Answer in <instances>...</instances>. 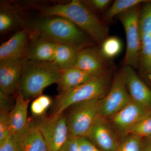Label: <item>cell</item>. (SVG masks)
Returning a JSON list of instances; mask_svg holds the SVG:
<instances>
[{
  "instance_id": "obj_5",
  "label": "cell",
  "mask_w": 151,
  "mask_h": 151,
  "mask_svg": "<svg viewBox=\"0 0 151 151\" xmlns=\"http://www.w3.org/2000/svg\"><path fill=\"white\" fill-rule=\"evenodd\" d=\"M100 99L89 100L71 106L66 116L69 134L76 137H87L94 122L100 116Z\"/></svg>"
},
{
  "instance_id": "obj_18",
  "label": "cell",
  "mask_w": 151,
  "mask_h": 151,
  "mask_svg": "<svg viewBox=\"0 0 151 151\" xmlns=\"http://www.w3.org/2000/svg\"><path fill=\"white\" fill-rule=\"evenodd\" d=\"M98 75L88 73L76 67L61 70L60 77L57 83L58 89L60 93L67 92Z\"/></svg>"
},
{
  "instance_id": "obj_7",
  "label": "cell",
  "mask_w": 151,
  "mask_h": 151,
  "mask_svg": "<svg viewBox=\"0 0 151 151\" xmlns=\"http://www.w3.org/2000/svg\"><path fill=\"white\" fill-rule=\"evenodd\" d=\"M131 100L121 71L115 76L107 94L99 100L100 116L104 119L113 117Z\"/></svg>"
},
{
  "instance_id": "obj_30",
  "label": "cell",
  "mask_w": 151,
  "mask_h": 151,
  "mask_svg": "<svg viewBox=\"0 0 151 151\" xmlns=\"http://www.w3.org/2000/svg\"><path fill=\"white\" fill-rule=\"evenodd\" d=\"M58 151H79L77 137L70 134Z\"/></svg>"
},
{
  "instance_id": "obj_32",
  "label": "cell",
  "mask_w": 151,
  "mask_h": 151,
  "mask_svg": "<svg viewBox=\"0 0 151 151\" xmlns=\"http://www.w3.org/2000/svg\"><path fill=\"white\" fill-rule=\"evenodd\" d=\"M36 98L46 110L51 106L52 103L51 98L47 95L41 94Z\"/></svg>"
},
{
  "instance_id": "obj_25",
  "label": "cell",
  "mask_w": 151,
  "mask_h": 151,
  "mask_svg": "<svg viewBox=\"0 0 151 151\" xmlns=\"http://www.w3.org/2000/svg\"><path fill=\"white\" fill-rule=\"evenodd\" d=\"M9 113V111L0 110V142L11 135Z\"/></svg>"
},
{
  "instance_id": "obj_14",
  "label": "cell",
  "mask_w": 151,
  "mask_h": 151,
  "mask_svg": "<svg viewBox=\"0 0 151 151\" xmlns=\"http://www.w3.org/2000/svg\"><path fill=\"white\" fill-rule=\"evenodd\" d=\"M16 137L19 151H48L46 143L34 122H30L26 128Z\"/></svg>"
},
{
  "instance_id": "obj_2",
  "label": "cell",
  "mask_w": 151,
  "mask_h": 151,
  "mask_svg": "<svg viewBox=\"0 0 151 151\" xmlns=\"http://www.w3.org/2000/svg\"><path fill=\"white\" fill-rule=\"evenodd\" d=\"M33 29L41 37L70 45L78 51L90 47L92 42V38L86 33L63 17L50 16L40 19L34 24Z\"/></svg>"
},
{
  "instance_id": "obj_22",
  "label": "cell",
  "mask_w": 151,
  "mask_h": 151,
  "mask_svg": "<svg viewBox=\"0 0 151 151\" xmlns=\"http://www.w3.org/2000/svg\"><path fill=\"white\" fill-rule=\"evenodd\" d=\"M122 40L116 36L108 37L101 43L100 52L106 59L110 60L119 55L123 50Z\"/></svg>"
},
{
  "instance_id": "obj_26",
  "label": "cell",
  "mask_w": 151,
  "mask_h": 151,
  "mask_svg": "<svg viewBox=\"0 0 151 151\" xmlns=\"http://www.w3.org/2000/svg\"><path fill=\"white\" fill-rule=\"evenodd\" d=\"M83 3L93 12H102L108 10L112 4L111 0H90Z\"/></svg>"
},
{
  "instance_id": "obj_24",
  "label": "cell",
  "mask_w": 151,
  "mask_h": 151,
  "mask_svg": "<svg viewBox=\"0 0 151 151\" xmlns=\"http://www.w3.org/2000/svg\"><path fill=\"white\" fill-rule=\"evenodd\" d=\"M142 138L130 134L120 143L117 151H141Z\"/></svg>"
},
{
  "instance_id": "obj_15",
  "label": "cell",
  "mask_w": 151,
  "mask_h": 151,
  "mask_svg": "<svg viewBox=\"0 0 151 151\" xmlns=\"http://www.w3.org/2000/svg\"><path fill=\"white\" fill-rule=\"evenodd\" d=\"M30 101L24 99L19 91L15 104L9 113L11 135H18L28 125L29 121L28 118V109Z\"/></svg>"
},
{
  "instance_id": "obj_19",
  "label": "cell",
  "mask_w": 151,
  "mask_h": 151,
  "mask_svg": "<svg viewBox=\"0 0 151 151\" xmlns=\"http://www.w3.org/2000/svg\"><path fill=\"white\" fill-rule=\"evenodd\" d=\"M57 43L41 38L34 44L28 59L40 62H53Z\"/></svg>"
},
{
  "instance_id": "obj_23",
  "label": "cell",
  "mask_w": 151,
  "mask_h": 151,
  "mask_svg": "<svg viewBox=\"0 0 151 151\" xmlns=\"http://www.w3.org/2000/svg\"><path fill=\"white\" fill-rule=\"evenodd\" d=\"M127 134L136 135L142 139L151 136V114L134 125Z\"/></svg>"
},
{
  "instance_id": "obj_13",
  "label": "cell",
  "mask_w": 151,
  "mask_h": 151,
  "mask_svg": "<svg viewBox=\"0 0 151 151\" xmlns=\"http://www.w3.org/2000/svg\"><path fill=\"white\" fill-rule=\"evenodd\" d=\"M22 73L20 59L0 60V92L9 96L19 86Z\"/></svg>"
},
{
  "instance_id": "obj_4",
  "label": "cell",
  "mask_w": 151,
  "mask_h": 151,
  "mask_svg": "<svg viewBox=\"0 0 151 151\" xmlns=\"http://www.w3.org/2000/svg\"><path fill=\"white\" fill-rule=\"evenodd\" d=\"M111 76L108 70L69 91L60 93L52 115L60 116L76 104L102 98L111 87Z\"/></svg>"
},
{
  "instance_id": "obj_10",
  "label": "cell",
  "mask_w": 151,
  "mask_h": 151,
  "mask_svg": "<svg viewBox=\"0 0 151 151\" xmlns=\"http://www.w3.org/2000/svg\"><path fill=\"white\" fill-rule=\"evenodd\" d=\"M86 138L102 151H117L120 143L105 119L99 116Z\"/></svg>"
},
{
  "instance_id": "obj_9",
  "label": "cell",
  "mask_w": 151,
  "mask_h": 151,
  "mask_svg": "<svg viewBox=\"0 0 151 151\" xmlns=\"http://www.w3.org/2000/svg\"><path fill=\"white\" fill-rule=\"evenodd\" d=\"M151 114V109L133 100L112 118L114 127L127 134L132 127Z\"/></svg>"
},
{
  "instance_id": "obj_17",
  "label": "cell",
  "mask_w": 151,
  "mask_h": 151,
  "mask_svg": "<svg viewBox=\"0 0 151 151\" xmlns=\"http://www.w3.org/2000/svg\"><path fill=\"white\" fill-rule=\"evenodd\" d=\"M139 29L141 50L138 67L151 84V26H139Z\"/></svg>"
},
{
  "instance_id": "obj_29",
  "label": "cell",
  "mask_w": 151,
  "mask_h": 151,
  "mask_svg": "<svg viewBox=\"0 0 151 151\" xmlns=\"http://www.w3.org/2000/svg\"><path fill=\"white\" fill-rule=\"evenodd\" d=\"M79 151H102L86 137H77Z\"/></svg>"
},
{
  "instance_id": "obj_16",
  "label": "cell",
  "mask_w": 151,
  "mask_h": 151,
  "mask_svg": "<svg viewBox=\"0 0 151 151\" xmlns=\"http://www.w3.org/2000/svg\"><path fill=\"white\" fill-rule=\"evenodd\" d=\"M27 33L26 31L18 32L0 47V60L20 59L27 46Z\"/></svg>"
},
{
  "instance_id": "obj_8",
  "label": "cell",
  "mask_w": 151,
  "mask_h": 151,
  "mask_svg": "<svg viewBox=\"0 0 151 151\" xmlns=\"http://www.w3.org/2000/svg\"><path fill=\"white\" fill-rule=\"evenodd\" d=\"M46 143L48 151H58L69 136L66 116L42 117L35 122Z\"/></svg>"
},
{
  "instance_id": "obj_27",
  "label": "cell",
  "mask_w": 151,
  "mask_h": 151,
  "mask_svg": "<svg viewBox=\"0 0 151 151\" xmlns=\"http://www.w3.org/2000/svg\"><path fill=\"white\" fill-rule=\"evenodd\" d=\"M0 151H19L16 137L11 135L4 140L0 142Z\"/></svg>"
},
{
  "instance_id": "obj_20",
  "label": "cell",
  "mask_w": 151,
  "mask_h": 151,
  "mask_svg": "<svg viewBox=\"0 0 151 151\" xmlns=\"http://www.w3.org/2000/svg\"><path fill=\"white\" fill-rule=\"evenodd\" d=\"M78 50L73 47L57 43L53 63L60 70L75 67Z\"/></svg>"
},
{
  "instance_id": "obj_31",
  "label": "cell",
  "mask_w": 151,
  "mask_h": 151,
  "mask_svg": "<svg viewBox=\"0 0 151 151\" xmlns=\"http://www.w3.org/2000/svg\"><path fill=\"white\" fill-rule=\"evenodd\" d=\"M30 110L33 115L38 117H42L47 111L37 98L31 104Z\"/></svg>"
},
{
  "instance_id": "obj_3",
  "label": "cell",
  "mask_w": 151,
  "mask_h": 151,
  "mask_svg": "<svg viewBox=\"0 0 151 151\" xmlns=\"http://www.w3.org/2000/svg\"><path fill=\"white\" fill-rule=\"evenodd\" d=\"M22 73L19 91L23 98L30 100L41 95L44 89L57 83L61 70L52 62L29 59L22 61Z\"/></svg>"
},
{
  "instance_id": "obj_28",
  "label": "cell",
  "mask_w": 151,
  "mask_h": 151,
  "mask_svg": "<svg viewBox=\"0 0 151 151\" xmlns=\"http://www.w3.org/2000/svg\"><path fill=\"white\" fill-rule=\"evenodd\" d=\"M14 19L12 15L5 12L0 13V31L5 32L11 28L14 24Z\"/></svg>"
},
{
  "instance_id": "obj_12",
  "label": "cell",
  "mask_w": 151,
  "mask_h": 151,
  "mask_svg": "<svg viewBox=\"0 0 151 151\" xmlns=\"http://www.w3.org/2000/svg\"><path fill=\"white\" fill-rule=\"evenodd\" d=\"M131 99L151 109V89L140 78L134 68L124 66L122 70Z\"/></svg>"
},
{
  "instance_id": "obj_11",
  "label": "cell",
  "mask_w": 151,
  "mask_h": 151,
  "mask_svg": "<svg viewBox=\"0 0 151 151\" xmlns=\"http://www.w3.org/2000/svg\"><path fill=\"white\" fill-rule=\"evenodd\" d=\"M100 49L88 47L78 51L75 67L92 74H101L109 70L110 63Z\"/></svg>"
},
{
  "instance_id": "obj_21",
  "label": "cell",
  "mask_w": 151,
  "mask_h": 151,
  "mask_svg": "<svg viewBox=\"0 0 151 151\" xmlns=\"http://www.w3.org/2000/svg\"><path fill=\"white\" fill-rule=\"evenodd\" d=\"M148 0H116L113 2L103 16L105 20H111L116 16L139 5L149 1Z\"/></svg>"
},
{
  "instance_id": "obj_1",
  "label": "cell",
  "mask_w": 151,
  "mask_h": 151,
  "mask_svg": "<svg viewBox=\"0 0 151 151\" xmlns=\"http://www.w3.org/2000/svg\"><path fill=\"white\" fill-rule=\"evenodd\" d=\"M43 12L50 16L61 17L69 20L99 43L108 37V27L83 2L73 0L67 4L46 7Z\"/></svg>"
},
{
  "instance_id": "obj_33",
  "label": "cell",
  "mask_w": 151,
  "mask_h": 151,
  "mask_svg": "<svg viewBox=\"0 0 151 151\" xmlns=\"http://www.w3.org/2000/svg\"><path fill=\"white\" fill-rule=\"evenodd\" d=\"M141 151H151V136L142 140Z\"/></svg>"
},
{
  "instance_id": "obj_6",
  "label": "cell",
  "mask_w": 151,
  "mask_h": 151,
  "mask_svg": "<svg viewBox=\"0 0 151 151\" xmlns=\"http://www.w3.org/2000/svg\"><path fill=\"white\" fill-rule=\"evenodd\" d=\"M141 5L118 16L125 29L127 40V50L124 60V65L130 66L133 68H138L140 53L139 19Z\"/></svg>"
}]
</instances>
